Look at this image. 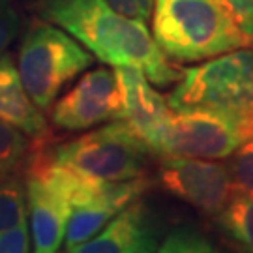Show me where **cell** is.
Segmentation results:
<instances>
[{"label":"cell","mask_w":253,"mask_h":253,"mask_svg":"<svg viewBox=\"0 0 253 253\" xmlns=\"http://www.w3.org/2000/svg\"><path fill=\"white\" fill-rule=\"evenodd\" d=\"M38 15L54 23L81 42L109 66L139 68L152 84L180 81L145 21L120 13L107 0H40Z\"/></svg>","instance_id":"cell-1"},{"label":"cell","mask_w":253,"mask_h":253,"mask_svg":"<svg viewBox=\"0 0 253 253\" xmlns=\"http://www.w3.org/2000/svg\"><path fill=\"white\" fill-rule=\"evenodd\" d=\"M154 40L180 62L207 60L250 43L216 0H154Z\"/></svg>","instance_id":"cell-2"},{"label":"cell","mask_w":253,"mask_h":253,"mask_svg":"<svg viewBox=\"0 0 253 253\" xmlns=\"http://www.w3.org/2000/svg\"><path fill=\"white\" fill-rule=\"evenodd\" d=\"M94 64V54L54 23L34 21L19 49L17 70L28 96L49 111L58 94Z\"/></svg>","instance_id":"cell-3"},{"label":"cell","mask_w":253,"mask_h":253,"mask_svg":"<svg viewBox=\"0 0 253 253\" xmlns=\"http://www.w3.org/2000/svg\"><path fill=\"white\" fill-rule=\"evenodd\" d=\"M49 156L56 163L100 182H126L143 178L148 156L145 141L124 118L54 146Z\"/></svg>","instance_id":"cell-4"},{"label":"cell","mask_w":253,"mask_h":253,"mask_svg":"<svg viewBox=\"0 0 253 253\" xmlns=\"http://www.w3.org/2000/svg\"><path fill=\"white\" fill-rule=\"evenodd\" d=\"M172 111L210 107L248 115L253 111V47L233 49L182 72L169 94Z\"/></svg>","instance_id":"cell-5"},{"label":"cell","mask_w":253,"mask_h":253,"mask_svg":"<svg viewBox=\"0 0 253 253\" xmlns=\"http://www.w3.org/2000/svg\"><path fill=\"white\" fill-rule=\"evenodd\" d=\"M246 115L210 107L172 111L163 137L162 154L203 160H225L242 143Z\"/></svg>","instance_id":"cell-6"},{"label":"cell","mask_w":253,"mask_h":253,"mask_svg":"<svg viewBox=\"0 0 253 253\" xmlns=\"http://www.w3.org/2000/svg\"><path fill=\"white\" fill-rule=\"evenodd\" d=\"M160 182L165 191L207 214L217 216L236 191L229 167L190 156H160Z\"/></svg>","instance_id":"cell-7"},{"label":"cell","mask_w":253,"mask_h":253,"mask_svg":"<svg viewBox=\"0 0 253 253\" xmlns=\"http://www.w3.org/2000/svg\"><path fill=\"white\" fill-rule=\"evenodd\" d=\"M118 118H124V105L117 73L109 68L84 73L51 109L53 124L68 131L90 129Z\"/></svg>","instance_id":"cell-8"},{"label":"cell","mask_w":253,"mask_h":253,"mask_svg":"<svg viewBox=\"0 0 253 253\" xmlns=\"http://www.w3.org/2000/svg\"><path fill=\"white\" fill-rule=\"evenodd\" d=\"M115 73L124 105V120L135 129L154 156H160L172 109L160 92L154 90L152 81L139 68L118 66Z\"/></svg>","instance_id":"cell-9"},{"label":"cell","mask_w":253,"mask_h":253,"mask_svg":"<svg viewBox=\"0 0 253 253\" xmlns=\"http://www.w3.org/2000/svg\"><path fill=\"white\" fill-rule=\"evenodd\" d=\"M146 188L143 178L126 182H103L98 193L72 210L66 229V252L75 253L77 248L96 236L122 208L137 201Z\"/></svg>","instance_id":"cell-10"},{"label":"cell","mask_w":253,"mask_h":253,"mask_svg":"<svg viewBox=\"0 0 253 253\" xmlns=\"http://www.w3.org/2000/svg\"><path fill=\"white\" fill-rule=\"evenodd\" d=\"M160 250L158 233L137 199L109 221L75 253H150Z\"/></svg>","instance_id":"cell-11"},{"label":"cell","mask_w":253,"mask_h":253,"mask_svg":"<svg viewBox=\"0 0 253 253\" xmlns=\"http://www.w3.org/2000/svg\"><path fill=\"white\" fill-rule=\"evenodd\" d=\"M0 118L28 137H42L47 131L43 111L28 96L17 66L6 53L0 56Z\"/></svg>","instance_id":"cell-12"},{"label":"cell","mask_w":253,"mask_h":253,"mask_svg":"<svg viewBox=\"0 0 253 253\" xmlns=\"http://www.w3.org/2000/svg\"><path fill=\"white\" fill-rule=\"evenodd\" d=\"M221 229L248 252H253V195L235 191L223 210L217 214Z\"/></svg>","instance_id":"cell-13"},{"label":"cell","mask_w":253,"mask_h":253,"mask_svg":"<svg viewBox=\"0 0 253 253\" xmlns=\"http://www.w3.org/2000/svg\"><path fill=\"white\" fill-rule=\"evenodd\" d=\"M229 172L233 176L236 191L253 195V111L246 115V133L242 143L229 156Z\"/></svg>","instance_id":"cell-14"},{"label":"cell","mask_w":253,"mask_h":253,"mask_svg":"<svg viewBox=\"0 0 253 253\" xmlns=\"http://www.w3.org/2000/svg\"><path fill=\"white\" fill-rule=\"evenodd\" d=\"M27 221V195L25 188L13 174L0 182V233Z\"/></svg>","instance_id":"cell-15"},{"label":"cell","mask_w":253,"mask_h":253,"mask_svg":"<svg viewBox=\"0 0 253 253\" xmlns=\"http://www.w3.org/2000/svg\"><path fill=\"white\" fill-rule=\"evenodd\" d=\"M162 253H201V252H214V248L210 244L205 235H201L195 229H174L165 236L160 250Z\"/></svg>","instance_id":"cell-16"},{"label":"cell","mask_w":253,"mask_h":253,"mask_svg":"<svg viewBox=\"0 0 253 253\" xmlns=\"http://www.w3.org/2000/svg\"><path fill=\"white\" fill-rule=\"evenodd\" d=\"M28 148L30 141L27 133L0 118V162L21 165Z\"/></svg>","instance_id":"cell-17"},{"label":"cell","mask_w":253,"mask_h":253,"mask_svg":"<svg viewBox=\"0 0 253 253\" xmlns=\"http://www.w3.org/2000/svg\"><path fill=\"white\" fill-rule=\"evenodd\" d=\"M21 17L11 0H0V56L19 36Z\"/></svg>","instance_id":"cell-18"},{"label":"cell","mask_w":253,"mask_h":253,"mask_svg":"<svg viewBox=\"0 0 253 253\" xmlns=\"http://www.w3.org/2000/svg\"><path fill=\"white\" fill-rule=\"evenodd\" d=\"M233 17L238 28L250 42H253V0H216Z\"/></svg>","instance_id":"cell-19"},{"label":"cell","mask_w":253,"mask_h":253,"mask_svg":"<svg viewBox=\"0 0 253 253\" xmlns=\"http://www.w3.org/2000/svg\"><path fill=\"white\" fill-rule=\"evenodd\" d=\"M30 250V229L27 221L0 233V253H27Z\"/></svg>","instance_id":"cell-20"},{"label":"cell","mask_w":253,"mask_h":253,"mask_svg":"<svg viewBox=\"0 0 253 253\" xmlns=\"http://www.w3.org/2000/svg\"><path fill=\"white\" fill-rule=\"evenodd\" d=\"M107 2L120 13L139 21H146L152 15L154 0H107Z\"/></svg>","instance_id":"cell-21"},{"label":"cell","mask_w":253,"mask_h":253,"mask_svg":"<svg viewBox=\"0 0 253 253\" xmlns=\"http://www.w3.org/2000/svg\"><path fill=\"white\" fill-rule=\"evenodd\" d=\"M21 165H15V163H4L0 162V182L8 180V178H11L13 174H15V171H17Z\"/></svg>","instance_id":"cell-22"}]
</instances>
